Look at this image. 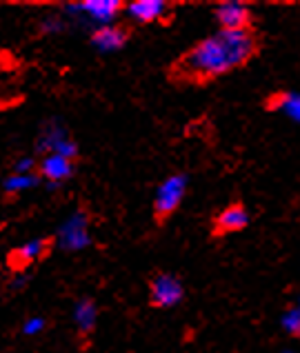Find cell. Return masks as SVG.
Wrapping results in <instances>:
<instances>
[{"instance_id": "6da1fadb", "label": "cell", "mask_w": 300, "mask_h": 353, "mask_svg": "<svg viewBox=\"0 0 300 353\" xmlns=\"http://www.w3.org/2000/svg\"><path fill=\"white\" fill-rule=\"evenodd\" d=\"M263 49L260 34L254 29L243 32H225L198 40L187 52L180 54L167 69V78L174 85L205 87L236 69L249 65Z\"/></svg>"}, {"instance_id": "7a4b0ae2", "label": "cell", "mask_w": 300, "mask_h": 353, "mask_svg": "<svg viewBox=\"0 0 300 353\" xmlns=\"http://www.w3.org/2000/svg\"><path fill=\"white\" fill-rule=\"evenodd\" d=\"M187 189H189V176L178 171V174L167 176L163 183L158 185L156 194H154V223L158 227H165V223L172 218L176 211L183 205V200L187 196Z\"/></svg>"}, {"instance_id": "3957f363", "label": "cell", "mask_w": 300, "mask_h": 353, "mask_svg": "<svg viewBox=\"0 0 300 353\" xmlns=\"http://www.w3.org/2000/svg\"><path fill=\"white\" fill-rule=\"evenodd\" d=\"M36 149L40 154H58L63 158H69V160H80V147L76 140L69 136L67 127L60 123L58 118H52L47 120V123L40 127V134H38V143H36Z\"/></svg>"}, {"instance_id": "277c9868", "label": "cell", "mask_w": 300, "mask_h": 353, "mask_svg": "<svg viewBox=\"0 0 300 353\" xmlns=\"http://www.w3.org/2000/svg\"><path fill=\"white\" fill-rule=\"evenodd\" d=\"M185 300V285L176 274L158 271L149 278V305L154 309H174Z\"/></svg>"}, {"instance_id": "5b68a950", "label": "cell", "mask_w": 300, "mask_h": 353, "mask_svg": "<svg viewBox=\"0 0 300 353\" xmlns=\"http://www.w3.org/2000/svg\"><path fill=\"white\" fill-rule=\"evenodd\" d=\"M56 247L67 254H76L92 245V236H89V216L85 209H78L72 214L63 225H60L56 234Z\"/></svg>"}, {"instance_id": "8992f818", "label": "cell", "mask_w": 300, "mask_h": 353, "mask_svg": "<svg viewBox=\"0 0 300 353\" xmlns=\"http://www.w3.org/2000/svg\"><path fill=\"white\" fill-rule=\"evenodd\" d=\"M56 247V240L54 238H34V240H27L23 247H16L9 251L7 256V265L16 274H25V269H29L36 262L45 260L52 249Z\"/></svg>"}, {"instance_id": "52a82bcc", "label": "cell", "mask_w": 300, "mask_h": 353, "mask_svg": "<svg viewBox=\"0 0 300 353\" xmlns=\"http://www.w3.org/2000/svg\"><path fill=\"white\" fill-rule=\"evenodd\" d=\"M252 223V216H249L247 207L240 203V200H234L229 203L220 214L212 220V238H225L238 234V231H245Z\"/></svg>"}, {"instance_id": "ba28073f", "label": "cell", "mask_w": 300, "mask_h": 353, "mask_svg": "<svg viewBox=\"0 0 300 353\" xmlns=\"http://www.w3.org/2000/svg\"><path fill=\"white\" fill-rule=\"evenodd\" d=\"M214 18L225 32L254 29V12L243 3H220L214 7Z\"/></svg>"}, {"instance_id": "9c48e42d", "label": "cell", "mask_w": 300, "mask_h": 353, "mask_svg": "<svg viewBox=\"0 0 300 353\" xmlns=\"http://www.w3.org/2000/svg\"><path fill=\"white\" fill-rule=\"evenodd\" d=\"M78 171L76 160L63 158L58 154H47L38 160V176L52 185H63L69 178H74Z\"/></svg>"}, {"instance_id": "30bf717a", "label": "cell", "mask_w": 300, "mask_h": 353, "mask_svg": "<svg viewBox=\"0 0 300 353\" xmlns=\"http://www.w3.org/2000/svg\"><path fill=\"white\" fill-rule=\"evenodd\" d=\"M172 5H167L165 0H134V3L125 5L127 16L138 25H154L165 23L172 16Z\"/></svg>"}, {"instance_id": "8fae6325", "label": "cell", "mask_w": 300, "mask_h": 353, "mask_svg": "<svg viewBox=\"0 0 300 353\" xmlns=\"http://www.w3.org/2000/svg\"><path fill=\"white\" fill-rule=\"evenodd\" d=\"M129 38H132V27L127 25H105V27H96L89 40H92V45L98 49V52H120L127 43Z\"/></svg>"}, {"instance_id": "7c38bea8", "label": "cell", "mask_w": 300, "mask_h": 353, "mask_svg": "<svg viewBox=\"0 0 300 353\" xmlns=\"http://www.w3.org/2000/svg\"><path fill=\"white\" fill-rule=\"evenodd\" d=\"M80 14H85L89 20H94L98 27L114 25V20L125 12V3L120 0H85L78 5Z\"/></svg>"}, {"instance_id": "4fadbf2b", "label": "cell", "mask_w": 300, "mask_h": 353, "mask_svg": "<svg viewBox=\"0 0 300 353\" xmlns=\"http://www.w3.org/2000/svg\"><path fill=\"white\" fill-rule=\"evenodd\" d=\"M98 305L94 298H78L76 305H74V311H72V320H74V327L78 331L80 338H92V334L96 331V325H98Z\"/></svg>"}, {"instance_id": "5bb4252c", "label": "cell", "mask_w": 300, "mask_h": 353, "mask_svg": "<svg viewBox=\"0 0 300 353\" xmlns=\"http://www.w3.org/2000/svg\"><path fill=\"white\" fill-rule=\"evenodd\" d=\"M265 112L285 114L289 120L300 125V94L298 92H274L263 100Z\"/></svg>"}, {"instance_id": "9a60e30c", "label": "cell", "mask_w": 300, "mask_h": 353, "mask_svg": "<svg viewBox=\"0 0 300 353\" xmlns=\"http://www.w3.org/2000/svg\"><path fill=\"white\" fill-rule=\"evenodd\" d=\"M40 183H43V178L38 176V171L36 174H9L3 183V189H5V194L16 196V194H23V191L38 187Z\"/></svg>"}, {"instance_id": "2e32d148", "label": "cell", "mask_w": 300, "mask_h": 353, "mask_svg": "<svg viewBox=\"0 0 300 353\" xmlns=\"http://www.w3.org/2000/svg\"><path fill=\"white\" fill-rule=\"evenodd\" d=\"M280 327L285 329L289 338H300V307L292 305L285 309L283 318H280Z\"/></svg>"}, {"instance_id": "e0dca14e", "label": "cell", "mask_w": 300, "mask_h": 353, "mask_svg": "<svg viewBox=\"0 0 300 353\" xmlns=\"http://www.w3.org/2000/svg\"><path fill=\"white\" fill-rule=\"evenodd\" d=\"M47 329V318L45 316H29L23 327H20V331H23L25 336H38L43 334V331Z\"/></svg>"}, {"instance_id": "ac0fdd59", "label": "cell", "mask_w": 300, "mask_h": 353, "mask_svg": "<svg viewBox=\"0 0 300 353\" xmlns=\"http://www.w3.org/2000/svg\"><path fill=\"white\" fill-rule=\"evenodd\" d=\"M38 171V160L34 156H20L16 163L12 174H36Z\"/></svg>"}, {"instance_id": "d6986e66", "label": "cell", "mask_w": 300, "mask_h": 353, "mask_svg": "<svg viewBox=\"0 0 300 353\" xmlns=\"http://www.w3.org/2000/svg\"><path fill=\"white\" fill-rule=\"evenodd\" d=\"M16 105H20V98H0V114L16 107Z\"/></svg>"}, {"instance_id": "ffe728a7", "label": "cell", "mask_w": 300, "mask_h": 353, "mask_svg": "<svg viewBox=\"0 0 300 353\" xmlns=\"http://www.w3.org/2000/svg\"><path fill=\"white\" fill-rule=\"evenodd\" d=\"M27 282H29V278L25 276V274H16V278L12 280V289L16 291V289H25L27 287Z\"/></svg>"}, {"instance_id": "44dd1931", "label": "cell", "mask_w": 300, "mask_h": 353, "mask_svg": "<svg viewBox=\"0 0 300 353\" xmlns=\"http://www.w3.org/2000/svg\"><path fill=\"white\" fill-rule=\"evenodd\" d=\"M280 353H296V351H292V349H283V351H280Z\"/></svg>"}, {"instance_id": "7402d4cb", "label": "cell", "mask_w": 300, "mask_h": 353, "mask_svg": "<svg viewBox=\"0 0 300 353\" xmlns=\"http://www.w3.org/2000/svg\"><path fill=\"white\" fill-rule=\"evenodd\" d=\"M296 305H298V307H300V298H298V302H296Z\"/></svg>"}]
</instances>
